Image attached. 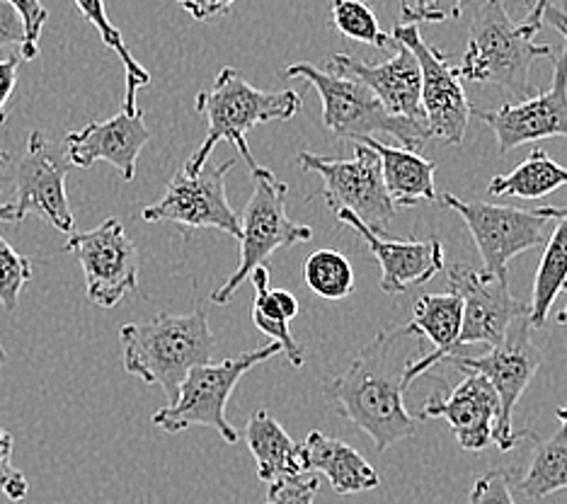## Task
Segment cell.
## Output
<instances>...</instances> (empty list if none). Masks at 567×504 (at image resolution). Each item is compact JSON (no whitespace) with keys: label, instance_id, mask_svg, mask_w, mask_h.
Listing matches in <instances>:
<instances>
[{"label":"cell","instance_id":"d4e9b609","mask_svg":"<svg viewBox=\"0 0 567 504\" xmlns=\"http://www.w3.org/2000/svg\"><path fill=\"white\" fill-rule=\"evenodd\" d=\"M255 287L252 296V322L267 338H272L287 354L291 367L301 369L306 364L303 347L293 340L289 332V320L299 316V299L287 289H272L269 287V269L265 265L257 267L248 277Z\"/></svg>","mask_w":567,"mask_h":504},{"label":"cell","instance_id":"2e32d148","mask_svg":"<svg viewBox=\"0 0 567 504\" xmlns=\"http://www.w3.org/2000/svg\"><path fill=\"white\" fill-rule=\"evenodd\" d=\"M471 116L493 128L499 155L540 138H567V51L563 49L553 61V83L544 93L524 97L517 105H502L495 112L471 107Z\"/></svg>","mask_w":567,"mask_h":504},{"label":"cell","instance_id":"5bb4252c","mask_svg":"<svg viewBox=\"0 0 567 504\" xmlns=\"http://www.w3.org/2000/svg\"><path fill=\"white\" fill-rule=\"evenodd\" d=\"M66 253L81 263L87 299L95 306L114 308L128 291H138V250L117 218L93 230H73Z\"/></svg>","mask_w":567,"mask_h":504},{"label":"cell","instance_id":"7bdbcfd3","mask_svg":"<svg viewBox=\"0 0 567 504\" xmlns=\"http://www.w3.org/2000/svg\"><path fill=\"white\" fill-rule=\"evenodd\" d=\"M16 224L18 222V212H16V206L12 204H6V202H0V224Z\"/></svg>","mask_w":567,"mask_h":504},{"label":"cell","instance_id":"ab89813d","mask_svg":"<svg viewBox=\"0 0 567 504\" xmlns=\"http://www.w3.org/2000/svg\"><path fill=\"white\" fill-rule=\"evenodd\" d=\"M18 54H10L8 59L0 61V124H6L8 114H6V105L12 95V90L18 85V66H20Z\"/></svg>","mask_w":567,"mask_h":504},{"label":"cell","instance_id":"8fae6325","mask_svg":"<svg viewBox=\"0 0 567 504\" xmlns=\"http://www.w3.org/2000/svg\"><path fill=\"white\" fill-rule=\"evenodd\" d=\"M71 165L61 155H51L42 132H32L28 146L12 158L0 151V185L12 189V206L18 222L28 214L40 216L51 228L73 233V212L66 194V175Z\"/></svg>","mask_w":567,"mask_h":504},{"label":"cell","instance_id":"7a4b0ae2","mask_svg":"<svg viewBox=\"0 0 567 504\" xmlns=\"http://www.w3.org/2000/svg\"><path fill=\"white\" fill-rule=\"evenodd\" d=\"M124 369L148 385H161L173 405L192 369L214 359L216 338L202 306L192 313H161L146 322H126L120 330Z\"/></svg>","mask_w":567,"mask_h":504},{"label":"cell","instance_id":"4dcf8cb0","mask_svg":"<svg viewBox=\"0 0 567 504\" xmlns=\"http://www.w3.org/2000/svg\"><path fill=\"white\" fill-rule=\"evenodd\" d=\"M330 22L342 37L352 42H362L373 49H385L393 44L391 34L379 28V20L364 0H332Z\"/></svg>","mask_w":567,"mask_h":504},{"label":"cell","instance_id":"cb8c5ba5","mask_svg":"<svg viewBox=\"0 0 567 504\" xmlns=\"http://www.w3.org/2000/svg\"><path fill=\"white\" fill-rule=\"evenodd\" d=\"M245 444L257 465V477L272 485L284 477L308 473L303 444H296L267 410H255L245 424Z\"/></svg>","mask_w":567,"mask_h":504},{"label":"cell","instance_id":"277c9868","mask_svg":"<svg viewBox=\"0 0 567 504\" xmlns=\"http://www.w3.org/2000/svg\"><path fill=\"white\" fill-rule=\"evenodd\" d=\"M287 78L311 83L323 102V126L334 138H362L373 134H389L401 141L403 148L420 151L430 141L427 124L408 116H393L379 97L352 75L320 71L313 63H293Z\"/></svg>","mask_w":567,"mask_h":504},{"label":"cell","instance_id":"603a6c76","mask_svg":"<svg viewBox=\"0 0 567 504\" xmlns=\"http://www.w3.org/2000/svg\"><path fill=\"white\" fill-rule=\"evenodd\" d=\"M357 144H367L371 151H377L381 161L383 185L389 189V197L395 206L412 209L420 202H436L440 194L434 187L436 163L422 158L417 151L385 146L377 136H362Z\"/></svg>","mask_w":567,"mask_h":504},{"label":"cell","instance_id":"bcb514c9","mask_svg":"<svg viewBox=\"0 0 567 504\" xmlns=\"http://www.w3.org/2000/svg\"><path fill=\"white\" fill-rule=\"evenodd\" d=\"M424 3V0H415V3H412V6H415V8H420Z\"/></svg>","mask_w":567,"mask_h":504},{"label":"cell","instance_id":"f546056e","mask_svg":"<svg viewBox=\"0 0 567 504\" xmlns=\"http://www.w3.org/2000/svg\"><path fill=\"white\" fill-rule=\"evenodd\" d=\"M303 279L320 299L340 301L354 291V269L340 250L323 248L308 257Z\"/></svg>","mask_w":567,"mask_h":504},{"label":"cell","instance_id":"d6986e66","mask_svg":"<svg viewBox=\"0 0 567 504\" xmlns=\"http://www.w3.org/2000/svg\"><path fill=\"white\" fill-rule=\"evenodd\" d=\"M393 44L395 56L377 63V66L352 54H334L328 59L326 71L352 75L357 81H362L393 116H408V120L424 122L420 63L405 44L395 42V39Z\"/></svg>","mask_w":567,"mask_h":504},{"label":"cell","instance_id":"ee69618b","mask_svg":"<svg viewBox=\"0 0 567 504\" xmlns=\"http://www.w3.org/2000/svg\"><path fill=\"white\" fill-rule=\"evenodd\" d=\"M563 291L567 294V281H565V287H563ZM556 320H558V326H567V304L563 306V310H560V313L556 316Z\"/></svg>","mask_w":567,"mask_h":504},{"label":"cell","instance_id":"4316f807","mask_svg":"<svg viewBox=\"0 0 567 504\" xmlns=\"http://www.w3.org/2000/svg\"><path fill=\"white\" fill-rule=\"evenodd\" d=\"M563 185H567V167L548 158L546 151L534 148L528 153V158L514 167L509 175H497L489 179L487 192L497 199H540Z\"/></svg>","mask_w":567,"mask_h":504},{"label":"cell","instance_id":"7c38bea8","mask_svg":"<svg viewBox=\"0 0 567 504\" xmlns=\"http://www.w3.org/2000/svg\"><path fill=\"white\" fill-rule=\"evenodd\" d=\"M234 165L236 161H226L224 165L206 163L192 175L179 171L163 197L141 212V218L148 224H179L195 230L212 228L238 240L240 216L226 197V175L234 171Z\"/></svg>","mask_w":567,"mask_h":504},{"label":"cell","instance_id":"9c48e42d","mask_svg":"<svg viewBox=\"0 0 567 504\" xmlns=\"http://www.w3.org/2000/svg\"><path fill=\"white\" fill-rule=\"evenodd\" d=\"M299 165L323 179V197L332 214L350 212L367 228L385 236L395 204L383 185L381 161L367 144L354 146V158H328L311 151L299 153Z\"/></svg>","mask_w":567,"mask_h":504},{"label":"cell","instance_id":"9a60e30c","mask_svg":"<svg viewBox=\"0 0 567 504\" xmlns=\"http://www.w3.org/2000/svg\"><path fill=\"white\" fill-rule=\"evenodd\" d=\"M449 289L463 301V320L458 332V354L471 344L495 347L517 318L528 316V304L514 299L507 281L489 277L483 269L454 265L446 271Z\"/></svg>","mask_w":567,"mask_h":504},{"label":"cell","instance_id":"ac0fdd59","mask_svg":"<svg viewBox=\"0 0 567 504\" xmlns=\"http://www.w3.org/2000/svg\"><path fill=\"white\" fill-rule=\"evenodd\" d=\"M463 379L454 391H434L424 400L420 420L442 418L449 422L463 451H483L493 442L499 415V398L489 381L475 371H463Z\"/></svg>","mask_w":567,"mask_h":504},{"label":"cell","instance_id":"836d02e7","mask_svg":"<svg viewBox=\"0 0 567 504\" xmlns=\"http://www.w3.org/2000/svg\"><path fill=\"white\" fill-rule=\"evenodd\" d=\"M320 493V483L313 475H293L284 477L269 485L265 504H316V497Z\"/></svg>","mask_w":567,"mask_h":504},{"label":"cell","instance_id":"e0dca14e","mask_svg":"<svg viewBox=\"0 0 567 504\" xmlns=\"http://www.w3.org/2000/svg\"><path fill=\"white\" fill-rule=\"evenodd\" d=\"M151 128L144 122V112H120L107 122H90L81 132H71L63 138V158L71 167H90L100 161L117 167L122 179L132 183L141 151L151 141Z\"/></svg>","mask_w":567,"mask_h":504},{"label":"cell","instance_id":"ba28073f","mask_svg":"<svg viewBox=\"0 0 567 504\" xmlns=\"http://www.w3.org/2000/svg\"><path fill=\"white\" fill-rule=\"evenodd\" d=\"M250 175L255 179V192L240 214V263L224 287L212 294V301L218 306L234 299L240 284L248 281L252 271L265 265L267 257H272L281 248H291V245H301L313 238L311 226L293 224L287 214L289 185L281 183L272 171L262 165Z\"/></svg>","mask_w":567,"mask_h":504},{"label":"cell","instance_id":"5b68a950","mask_svg":"<svg viewBox=\"0 0 567 504\" xmlns=\"http://www.w3.org/2000/svg\"><path fill=\"white\" fill-rule=\"evenodd\" d=\"M548 44L526 39L512 22L505 0H485L468 32V47L458 69L461 81L493 83L509 90L514 97H528V73L536 59L550 56Z\"/></svg>","mask_w":567,"mask_h":504},{"label":"cell","instance_id":"484cf974","mask_svg":"<svg viewBox=\"0 0 567 504\" xmlns=\"http://www.w3.org/2000/svg\"><path fill=\"white\" fill-rule=\"evenodd\" d=\"M560 426L548 439H538L532 434V442L536 444L532 451V459L524 475L519 477L517 490L519 495L538 502L546 500L553 493L567 490V408H558Z\"/></svg>","mask_w":567,"mask_h":504},{"label":"cell","instance_id":"4fadbf2b","mask_svg":"<svg viewBox=\"0 0 567 504\" xmlns=\"http://www.w3.org/2000/svg\"><path fill=\"white\" fill-rule=\"evenodd\" d=\"M391 39L415 54L422 73V110L430 138L458 146L468 132L471 105L458 69L451 66L440 49L424 42L417 24H395Z\"/></svg>","mask_w":567,"mask_h":504},{"label":"cell","instance_id":"ffe728a7","mask_svg":"<svg viewBox=\"0 0 567 504\" xmlns=\"http://www.w3.org/2000/svg\"><path fill=\"white\" fill-rule=\"evenodd\" d=\"M338 222L354 228L367 243L381 267V291L405 294L410 287H422L444 269V245L440 238L430 240H389L367 228L350 212H338Z\"/></svg>","mask_w":567,"mask_h":504},{"label":"cell","instance_id":"74e56055","mask_svg":"<svg viewBox=\"0 0 567 504\" xmlns=\"http://www.w3.org/2000/svg\"><path fill=\"white\" fill-rule=\"evenodd\" d=\"M24 44V28L22 20L8 0H0V51L6 49H22Z\"/></svg>","mask_w":567,"mask_h":504},{"label":"cell","instance_id":"30bf717a","mask_svg":"<svg viewBox=\"0 0 567 504\" xmlns=\"http://www.w3.org/2000/svg\"><path fill=\"white\" fill-rule=\"evenodd\" d=\"M532 322L528 316L517 318L509 326L505 340L489 347L481 357L454 354L451 361L461 371H475L489 381L499 398V415L495 424L493 442L499 451H509L517 446L519 434H514V410H517L519 398L534 381L536 371L544 364V352L532 338Z\"/></svg>","mask_w":567,"mask_h":504},{"label":"cell","instance_id":"e575fe53","mask_svg":"<svg viewBox=\"0 0 567 504\" xmlns=\"http://www.w3.org/2000/svg\"><path fill=\"white\" fill-rule=\"evenodd\" d=\"M12 446H16V439L10 432L0 430V490L8 500L22 502L28 497V477L12 465Z\"/></svg>","mask_w":567,"mask_h":504},{"label":"cell","instance_id":"6da1fadb","mask_svg":"<svg viewBox=\"0 0 567 504\" xmlns=\"http://www.w3.org/2000/svg\"><path fill=\"white\" fill-rule=\"evenodd\" d=\"M408 335V326L385 328L359 354L340 377L326 381L328 403L357 430L371 436L379 451L415 436V418L405 408L403 371L408 359L398 364L395 352Z\"/></svg>","mask_w":567,"mask_h":504},{"label":"cell","instance_id":"8d00e7d4","mask_svg":"<svg viewBox=\"0 0 567 504\" xmlns=\"http://www.w3.org/2000/svg\"><path fill=\"white\" fill-rule=\"evenodd\" d=\"M463 12V0H424L420 8L403 3L401 18L405 24H420V22H449L458 20Z\"/></svg>","mask_w":567,"mask_h":504},{"label":"cell","instance_id":"d590c367","mask_svg":"<svg viewBox=\"0 0 567 504\" xmlns=\"http://www.w3.org/2000/svg\"><path fill=\"white\" fill-rule=\"evenodd\" d=\"M468 504H517L512 497L509 473L497 469L481 475L471 487Z\"/></svg>","mask_w":567,"mask_h":504},{"label":"cell","instance_id":"f1b7e54d","mask_svg":"<svg viewBox=\"0 0 567 504\" xmlns=\"http://www.w3.org/2000/svg\"><path fill=\"white\" fill-rule=\"evenodd\" d=\"M75 8L83 12V18L93 24L97 30L100 39L105 42L114 54H117L124 63L126 69V95H124V105L122 110L128 114H136L138 105H136V95L141 88H146L151 83V73L141 66V63L132 56V51L126 49L122 32L114 28L112 20L107 18V10H105V0H73Z\"/></svg>","mask_w":567,"mask_h":504},{"label":"cell","instance_id":"f6af8a7d","mask_svg":"<svg viewBox=\"0 0 567 504\" xmlns=\"http://www.w3.org/2000/svg\"><path fill=\"white\" fill-rule=\"evenodd\" d=\"M6 359H8V354H6V349H3V344H0V364H6Z\"/></svg>","mask_w":567,"mask_h":504},{"label":"cell","instance_id":"d6a6232c","mask_svg":"<svg viewBox=\"0 0 567 504\" xmlns=\"http://www.w3.org/2000/svg\"><path fill=\"white\" fill-rule=\"evenodd\" d=\"M8 3L18 12L24 28V44L20 49V56L24 61H34L40 56V37L49 20V10L42 6V0H8Z\"/></svg>","mask_w":567,"mask_h":504},{"label":"cell","instance_id":"1f68e13d","mask_svg":"<svg viewBox=\"0 0 567 504\" xmlns=\"http://www.w3.org/2000/svg\"><path fill=\"white\" fill-rule=\"evenodd\" d=\"M32 279V263L0 236V304L16 313L24 284Z\"/></svg>","mask_w":567,"mask_h":504},{"label":"cell","instance_id":"f35d334b","mask_svg":"<svg viewBox=\"0 0 567 504\" xmlns=\"http://www.w3.org/2000/svg\"><path fill=\"white\" fill-rule=\"evenodd\" d=\"M177 3L195 20L209 22L214 18H226L238 0H177Z\"/></svg>","mask_w":567,"mask_h":504},{"label":"cell","instance_id":"7402d4cb","mask_svg":"<svg viewBox=\"0 0 567 504\" xmlns=\"http://www.w3.org/2000/svg\"><path fill=\"white\" fill-rule=\"evenodd\" d=\"M301 444L308 473H323L338 495L367 493V490H377L381 485V477L373 471V465L340 439L313 430L308 432Z\"/></svg>","mask_w":567,"mask_h":504},{"label":"cell","instance_id":"3957f363","mask_svg":"<svg viewBox=\"0 0 567 504\" xmlns=\"http://www.w3.org/2000/svg\"><path fill=\"white\" fill-rule=\"evenodd\" d=\"M195 107L202 116H206L209 132H206L204 144L195 151V155L185 163V173H197L209 163V155L214 153L218 141H228L240 153V158L248 163L250 173H255L257 165L252 158V151L248 146V132L257 124L265 122H289L303 107V95L296 90H281V93H267V90H257L243 73L236 69H221L216 75L212 90H202L197 95Z\"/></svg>","mask_w":567,"mask_h":504},{"label":"cell","instance_id":"52a82bcc","mask_svg":"<svg viewBox=\"0 0 567 504\" xmlns=\"http://www.w3.org/2000/svg\"><path fill=\"white\" fill-rule=\"evenodd\" d=\"M440 202L458 214L483 257V271L499 281H507V267L514 257L546 245L548 224L563 218L567 206H540V209H517L489 202H466L456 194H440Z\"/></svg>","mask_w":567,"mask_h":504},{"label":"cell","instance_id":"8992f818","mask_svg":"<svg viewBox=\"0 0 567 504\" xmlns=\"http://www.w3.org/2000/svg\"><path fill=\"white\" fill-rule=\"evenodd\" d=\"M281 352L277 342H269L252 352H243L218 361H209L187 373V379L179 385V395L173 405L161 408L151 422L161 426L163 432H185L189 426H212L224 436L226 444H238V432L230 426L226 418V405L230 393L236 391L238 381L250 369L265 364Z\"/></svg>","mask_w":567,"mask_h":504},{"label":"cell","instance_id":"44dd1931","mask_svg":"<svg viewBox=\"0 0 567 504\" xmlns=\"http://www.w3.org/2000/svg\"><path fill=\"white\" fill-rule=\"evenodd\" d=\"M463 320V301L456 291L446 294H424L417 299L408 330L420 340H430L434 349L420 359H408L403 371V385L408 388L422 373H430L436 364L449 357L458 354V332Z\"/></svg>","mask_w":567,"mask_h":504},{"label":"cell","instance_id":"83f0119b","mask_svg":"<svg viewBox=\"0 0 567 504\" xmlns=\"http://www.w3.org/2000/svg\"><path fill=\"white\" fill-rule=\"evenodd\" d=\"M565 281H567V214L558 218V226L553 228V233L548 236L544 257H540V265L536 269L532 304H528V308H532L528 310V322H532L534 330L544 328V322L548 320L550 308L556 304L558 294L563 291Z\"/></svg>","mask_w":567,"mask_h":504},{"label":"cell","instance_id":"60d3db41","mask_svg":"<svg viewBox=\"0 0 567 504\" xmlns=\"http://www.w3.org/2000/svg\"><path fill=\"white\" fill-rule=\"evenodd\" d=\"M524 3L528 6V12L517 28L526 39H534L544 28V10L550 6V0H524Z\"/></svg>","mask_w":567,"mask_h":504},{"label":"cell","instance_id":"b9f144b4","mask_svg":"<svg viewBox=\"0 0 567 504\" xmlns=\"http://www.w3.org/2000/svg\"><path fill=\"white\" fill-rule=\"evenodd\" d=\"M544 22H548L550 28H556L563 34V39H565V47L563 49L567 51V12L556 8V6H548L544 10Z\"/></svg>","mask_w":567,"mask_h":504}]
</instances>
